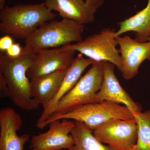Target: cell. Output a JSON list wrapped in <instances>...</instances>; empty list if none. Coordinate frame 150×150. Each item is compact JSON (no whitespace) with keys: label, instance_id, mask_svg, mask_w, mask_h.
<instances>
[{"label":"cell","instance_id":"13","mask_svg":"<svg viewBox=\"0 0 150 150\" xmlns=\"http://www.w3.org/2000/svg\"><path fill=\"white\" fill-rule=\"evenodd\" d=\"M94 62L91 59L85 58L81 54L74 58L56 96L43 108V112L37 120V127L45 122L53 114L58 103L75 86L86 69L92 64Z\"/></svg>","mask_w":150,"mask_h":150},{"label":"cell","instance_id":"19","mask_svg":"<svg viewBox=\"0 0 150 150\" xmlns=\"http://www.w3.org/2000/svg\"><path fill=\"white\" fill-rule=\"evenodd\" d=\"M0 96L2 98L9 97V90L2 74L0 73Z\"/></svg>","mask_w":150,"mask_h":150},{"label":"cell","instance_id":"20","mask_svg":"<svg viewBox=\"0 0 150 150\" xmlns=\"http://www.w3.org/2000/svg\"><path fill=\"white\" fill-rule=\"evenodd\" d=\"M23 48L19 43H14L6 51V54L11 57H17L21 54Z\"/></svg>","mask_w":150,"mask_h":150},{"label":"cell","instance_id":"15","mask_svg":"<svg viewBox=\"0 0 150 150\" xmlns=\"http://www.w3.org/2000/svg\"><path fill=\"white\" fill-rule=\"evenodd\" d=\"M68 69L31 79L30 90L31 97L43 108L46 107L56 96Z\"/></svg>","mask_w":150,"mask_h":150},{"label":"cell","instance_id":"1","mask_svg":"<svg viewBox=\"0 0 150 150\" xmlns=\"http://www.w3.org/2000/svg\"><path fill=\"white\" fill-rule=\"evenodd\" d=\"M56 16L44 2L6 6L0 11V31L24 40L40 25Z\"/></svg>","mask_w":150,"mask_h":150},{"label":"cell","instance_id":"16","mask_svg":"<svg viewBox=\"0 0 150 150\" xmlns=\"http://www.w3.org/2000/svg\"><path fill=\"white\" fill-rule=\"evenodd\" d=\"M115 37L129 31L135 33V39L139 42H146L150 39V0L147 5L135 15L118 23Z\"/></svg>","mask_w":150,"mask_h":150},{"label":"cell","instance_id":"3","mask_svg":"<svg viewBox=\"0 0 150 150\" xmlns=\"http://www.w3.org/2000/svg\"><path fill=\"white\" fill-rule=\"evenodd\" d=\"M33 54L11 57L3 52L0 54V73L8 86L9 98L18 107L27 111L35 110L40 105L31 97L27 74Z\"/></svg>","mask_w":150,"mask_h":150},{"label":"cell","instance_id":"5","mask_svg":"<svg viewBox=\"0 0 150 150\" xmlns=\"http://www.w3.org/2000/svg\"><path fill=\"white\" fill-rule=\"evenodd\" d=\"M103 78L102 62H94L75 86L58 103L50 116L62 115L84 105L98 103L97 96Z\"/></svg>","mask_w":150,"mask_h":150},{"label":"cell","instance_id":"10","mask_svg":"<svg viewBox=\"0 0 150 150\" xmlns=\"http://www.w3.org/2000/svg\"><path fill=\"white\" fill-rule=\"evenodd\" d=\"M115 38L120 47L118 51L122 59V76L129 80L138 74L142 62L150 61V40L139 42L127 35Z\"/></svg>","mask_w":150,"mask_h":150},{"label":"cell","instance_id":"4","mask_svg":"<svg viewBox=\"0 0 150 150\" xmlns=\"http://www.w3.org/2000/svg\"><path fill=\"white\" fill-rule=\"evenodd\" d=\"M64 119L81 121L93 131L100 125L111 119L130 120L135 118L133 112L125 105L104 100L84 105L62 115L50 116L37 127L43 129L52 121Z\"/></svg>","mask_w":150,"mask_h":150},{"label":"cell","instance_id":"12","mask_svg":"<svg viewBox=\"0 0 150 150\" xmlns=\"http://www.w3.org/2000/svg\"><path fill=\"white\" fill-rule=\"evenodd\" d=\"M20 115L13 108H2L0 110V150H23L30 136L25 134L18 135L22 126Z\"/></svg>","mask_w":150,"mask_h":150},{"label":"cell","instance_id":"18","mask_svg":"<svg viewBox=\"0 0 150 150\" xmlns=\"http://www.w3.org/2000/svg\"><path fill=\"white\" fill-rule=\"evenodd\" d=\"M137 122V142L130 150H150V110L134 112Z\"/></svg>","mask_w":150,"mask_h":150},{"label":"cell","instance_id":"14","mask_svg":"<svg viewBox=\"0 0 150 150\" xmlns=\"http://www.w3.org/2000/svg\"><path fill=\"white\" fill-rule=\"evenodd\" d=\"M44 3L50 10L59 12L62 18L83 25L93 22L98 9L83 0H45Z\"/></svg>","mask_w":150,"mask_h":150},{"label":"cell","instance_id":"17","mask_svg":"<svg viewBox=\"0 0 150 150\" xmlns=\"http://www.w3.org/2000/svg\"><path fill=\"white\" fill-rule=\"evenodd\" d=\"M75 125L71 134L75 141L72 146L63 150H116L105 146L94 136L93 131L84 123L75 121Z\"/></svg>","mask_w":150,"mask_h":150},{"label":"cell","instance_id":"11","mask_svg":"<svg viewBox=\"0 0 150 150\" xmlns=\"http://www.w3.org/2000/svg\"><path fill=\"white\" fill-rule=\"evenodd\" d=\"M103 81L101 88L98 93V102L104 100L118 104H123L133 113L141 111L142 107L135 102L123 88L114 72L115 65L109 62H103Z\"/></svg>","mask_w":150,"mask_h":150},{"label":"cell","instance_id":"23","mask_svg":"<svg viewBox=\"0 0 150 150\" xmlns=\"http://www.w3.org/2000/svg\"><path fill=\"white\" fill-rule=\"evenodd\" d=\"M6 0H0V9L2 10L5 7Z\"/></svg>","mask_w":150,"mask_h":150},{"label":"cell","instance_id":"6","mask_svg":"<svg viewBox=\"0 0 150 150\" xmlns=\"http://www.w3.org/2000/svg\"><path fill=\"white\" fill-rule=\"evenodd\" d=\"M115 32L114 28H104L99 33L63 47L68 50L78 51L94 62H110L121 71L122 59L117 48L118 44L115 38Z\"/></svg>","mask_w":150,"mask_h":150},{"label":"cell","instance_id":"22","mask_svg":"<svg viewBox=\"0 0 150 150\" xmlns=\"http://www.w3.org/2000/svg\"><path fill=\"white\" fill-rule=\"evenodd\" d=\"M88 4L98 9L103 5L104 0H83Z\"/></svg>","mask_w":150,"mask_h":150},{"label":"cell","instance_id":"21","mask_svg":"<svg viewBox=\"0 0 150 150\" xmlns=\"http://www.w3.org/2000/svg\"><path fill=\"white\" fill-rule=\"evenodd\" d=\"M13 43L12 38L6 35L0 38V50L2 52L6 51Z\"/></svg>","mask_w":150,"mask_h":150},{"label":"cell","instance_id":"7","mask_svg":"<svg viewBox=\"0 0 150 150\" xmlns=\"http://www.w3.org/2000/svg\"><path fill=\"white\" fill-rule=\"evenodd\" d=\"M137 129L135 119H114L100 125L93 133L99 142L114 149L130 150L137 142Z\"/></svg>","mask_w":150,"mask_h":150},{"label":"cell","instance_id":"9","mask_svg":"<svg viewBox=\"0 0 150 150\" xmlns=\"http://www.w3.org/2000/svg\"><path fill=\"white\" fill-rule=\"evenodd\" d=\"M76 52L65 49L63 46L38 51L33 56L31 64L27 71L28 77L31 79L69 69L74 59Z\"/></svg>","mask_w":150,"mask_h":150},{"label":"cell","instance_id":"2","mask_svg":"<svg viewBox=\"0 0 150 150\" xmlns=\"http://www.w3.org/2000/svg\"><path fill=\"white\" fill-rule=\"evenodd\" d=\"M83 25L72 20L46 22L24 40L21 55L35 54L49 48H57L82 40Z\"/></svg>","mask_w":150,"mask_h":150},{"label":"cell","instance_id":"8","mask_svg":"<svg viewBox=\"0 0 150 150\" xmlns=\"http://www.w3.org/2000/svg\"><path fill=\"white\" fill-rule=\"evenodd\" d=\"M75 121L69 119L57 120L49 124L45 133L33 136L28 150H63L69 149L75 143L71 131Z\"/></svg>","mask_w":150,"mask_h":150}]
</instances>
